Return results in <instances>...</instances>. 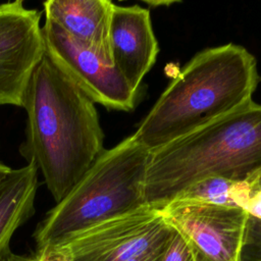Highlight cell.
I'll return each mask as SVG.
<instances>
[{
	"instance_id": "18",
	"label": "cell",
	"mask_w": 261,
	"mask_h": 261,
	"mask_svg": "<svg viewBox=\"0 0 261 261\" xmlns=\"http://www.w3.org/2000/svg\"><path fill=\"white\" fill-rule=\"evenodd\" d=\"M0 261H34L33 255H18L13 253L10 248L0 255Z\"/></svg>"
},
{
	"instance_id": "19",
	"label": "cell",
	"mask_w": 261,
	"mask_h": 261,
	"mask_svg": "<svg viewBox=\"0 0 261 261\" xmlns=\"http://www.w3.org/2000/svg\"><path fill=\"white\" fill-rule=\"evenodd\" d=\"M11 170V167L4 164L2 161H0V181L8 174V172Z\"/></svg>"
},
{
	"instance_id": "16",
	"label": "cell",
	"mask_w": 261,
	"mask_h": 261,
	"mask_svg": "<svg viewBox=\"0 0 261 261\" xmlns=\"http://www.w3.org/2000/svg\"><path fill=\"white\" fill-rule=\"evenodd\" d=\"M250 216L261 220V187L251 191L248 202L244 208Z\"/></svg>"
},
{
	"instance_id": "5",
	"label": "cell",
	"mask_w": 261,
	"mask_h": 261,
	"mask_svg": "<svg viewBox=\"0 0 261 261\" xmlns=\"http://www.w3.org/2000/svg\"><path fill=\"white\" fill-rule=\"evenodd\" d=\"M172 232L160 210L145 205L87 228L56 246L71 261H127L167 245Z\"/></svg>"
},
{
	"instance_id": "11",
	"label": "cell",
	"mask_w": 261,
	"mask_h": 261,
	"mask_svg": "<svg viewBox=\"0 0 261 261\" xmlns=\"http://www.w3.org/2000/svg\"><path fill=\"white\" fill-rule=\"evenodd\" d=\"M35 164L12 169L0 181V255L9 249L15 230L35 213L39 186Z\"/></svg>"
},
{
	"instance_id": "3",
	"label": "cell",
	"mask_w": 261,
	"mask_h": 261,
	"mask_svg": "<svg viewBox=\"0 0 261 261\" xmlns=\"http://www.w3.org/2000/svg\"><path fill=\"white\" fill-rule=\"evenodd\" d=\"M261 172V104L234 111L151 151L146 204L162 209L210 176L249 186Z\"/></svg>"
},
{
	"instance_id": "1",
	"label": "cell",
	"mask_w": 261,
	"mask_h": 261,
	"mask_svg": "<svg viewBox=\"0 0 261 261\" xmlns=\"http://www.w3.org/2000/svg\"><path fill=\"white\" fill-rule=\"evenodd\" d=\"M21 107L27 125L19 154L37 166L58 203L104 151L95 103L45 54Z\"/></svg>"
},
{
	"instance_id": "13",
	"label": "cell",
	"mask_w": 261,
	"mask_h": 261,
	"mask_svg": "<svg viewBox=\"0 0 261 261\" xmlns=\"http://www.w3.org/2000/svg\"><path fill=\"white\" fill-rule=\"evenodd\" d=\"M161 261H199V259L191 244L173 230Z\"/></svg>"
},
{
	"instance_id": "12",
	"label": "cell",
	"mask_w": 261,
	"mask_h": 261,
	"mask_svg": "<svg viewBox=\"0 0 261 261\" xmlns=\"http://www.w3.org/2000/svg\"><path fill=\"white\" fill-rule=\"evenodd\" d=\"M247 195L248 187L245 182H233L221 177L210 176L193 184L175 199L243 208Z\"/></svg>"
},
{
	"instance_id": "6",
	"label": "cell",
	"mask_w": 261,
	"mask_h": 261,
	"mask_svg": "<svg viewBox=\"0 0 261 261\" xmlns=\"http://www.w3.org/2000/svg\"><path fill=\"white\" fill-rule=\"evenodd\" d=\"M160 212L180 233L199 261H244L250 215L237 206L174 199Z\"/></svg>"
},
{
	"instance_id": "9",
	"label": "cell",
	"mask_w": 261,
	"mask_h": 261,
	"mask_svg": "<svg viewBox=\"0 0 261 261\" xmlns=\"http://www.w3.org/2000/svg\"><path fill=\"white\" fill-rule=\"evenodd\" d=\"M109 39L113 65L130 89L138 93L159 52L149 9L114 4Z\"/></svg>"
},
{
	"instance_id": "20",
	"label": "cell",
	"mask_w": 261,
	"mask_h": 261,
	"mask_svg": "<svg viewBox=\"0 0 261 261\" xmlns=\"http://www.w3.org/2000/svg\"><path fill=\"white\" fill-rule=\"evenodd\" d=\"M249 187H250V191H253V190L261 187V172Z\"/></svg>"
},
{
	"instance_id": "15",
	"label": "cell",
	"mask_w": 261,
	"mask_h": 261,
	"mask_svg": "<svg viewBox=\"0 0 261 261\" xmlns=\"http://www.w3.org/2000/svg\"><path fill=\"white\" fill-rule=\"evenodd\" d=\"M32 255L34 261H71L67 254L56 245L36 248Z\"/></svg>"
},
{
	"instance_id": "7",
	"label": "cell",
	"mask_w": 261,
	"mask_h": 261,
	"mask_svg": "<svg viewBox=\"0 0 261 261\" xmlns=\"http://www.w3.org/2000/svg\"><path fill=\"white\" fill-rule=\"evenodd\" d=\"M46 54L94 102L107 109L130 111L137 100L116 67L51 20L42 25Z\"/></svg>"
},
{
	"instance_id": "8",
	"label": "cell",
	"mask_w": 261,
	"mask_h": 261,
	"mask_svg": "<svg viewBox=\"0 0 261 261\" xmlns=\"http://www.w3.org/2000/svg\"><path fill=\"white\" fill-rule=\"evenodd\" d=\"M45 54L41 12L22 0L0 3V106H22Z\"/></svg>"
},
{
	"instance_id": "2",
	"label": "cell",
	"mask_w": 261,
	"mask_h": 261,
	"mask_svg": "<svg viewBox=\"0 0 261 261\" xmlns=\"http://www.w3.org/2000/svg\"><path fill=\"white\" fill-rule=\"evenodd\" d=\"M259 81L257 61L245 47L207 48L186 64L133 136L156 150L250 102Z\"/></svg>"
},
{
	"instance_id": "14",
	"label": "cell",
	"mask_w": 261,
	"mask_h": 261,
	"mask_svg": "<svg viewBox=\"0 0 261 261\" xmlns=\"http://www.w3.org/2000/svg\"><path fill=\"white\" fill-rule=\"evenodd\" d=\"M244 261H261V220L250 216Z\"/></svg>"
},
{
	"instance_id": "10",
	"label": "cell",
	"mask_w": 261,
	"mask_h": 261,
	"mask_svg": "<svg viewBox=\"0 0 261 261\" xmlns=\"http://www.w3.org/2000/svg\"><path fill=\"white\" fill-rule=\"evenodd\" d=\"M113 5L109 0H47L43 9L45 19L112 63L109 34Z\"/></svg>"
},
{
	"instance_id": "17",
	"label": "cell",
	"mask_w": 261,
	"mask_h": 261,
	"mask_svg": "<svg viewBox=\"0 0 261 261\" xmlns=\"http://www.w3.org/2000/svg\"><path fill=\"white\" fill-rule=\"evenodd\" d=\"M168 243H167V245H168ZM167 245H165L161 248H158V249H156V250H154V251H152V252H150L146 255H143V256H140V257H137V258H133V259H129L127 261H161Z\"/></svg>"
},
{
	"instance_id": "4",
	"label": "cell",
	"mask_w": 261,
	"mask_h": 261,
	"mask_svg": "<svg viewBox=\"0 0 261 261\" xmlns=\"http://www.w3.org/2000/svg\"><path fill=\"white\" fill-rule=\"evenodd\" d=\"M151 151L129 136L105 150L33 233L36 248L53 246L146 204Z\"/></svg>"
}]
</instances>
